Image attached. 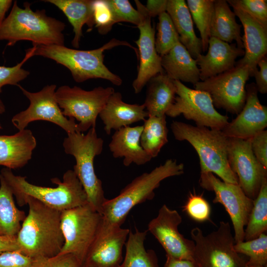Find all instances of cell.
Listing matches in <instances>:
<instances>
[{"label":"cell","mask_w":267,"mask_h":267,"mask_svg":"<svg viewBox=\"0 0 267 267\" xmlns=\"http://www.w3.org/2000/svg\"><path fill=\"white\" fill-rule=\"evenodd\" d=\"M246 267H264V266H258V265H250V264H248L246 263Z\"/></svg>","instance_id":"obj_51"},{"label":"cell","mask_w":267,"mask_h":267,"mask_svg":"<svg viewBox=\"0 0 267 267\" xmlns=\"http://www.w3.org/2000/svg\"><path fill=\"white\" fill-rule=\"evenodd\" d=\"M111 10L114 22H129L138 26L143 18L142 14L134 9L128 0H106Z\"/></svg>","instance_id":"obj_38"},{"label":"cell","mask_w":267,"mask_h":267,"mask_svg":"<svg viewBox=\"0 0 267 267\" xmlns=\"http://www.w3.org/2000/svg\"><path fill=\"white\" fill-rule=\"evenodd\" d=\"M245 104L237 117L222 130L228 138H251L267 127V107L259 99L255 83L246 85Z\"/></svg>","instance_id":"obj_19"},{"label":"cell","mask_w":267,"mask_h":267,"mask_svg":"<svg viewBox=\"0 0 267 267\" xmlns=\"http://www.w3.org/2000/svg\"><path fill=\"white\" fill-rule=\"evenodd\" d=\"M26 216L16 206L10 188L0 177V235L16 236Z\"/></svg>","instance_id":"obj_30"},{"label":"cell","mask_w":267,"mask_h":267,"mask_svg":"<svg viewBox=\"0 0 267 267\" xmlns=\"http://www.w3.org/2000/svg\"><path fill=\"white\" fill-rule=\"evenodd\" d=\"M166 115L148 117L144 121L140 144L152 158L157 157L168 141Z\"/></svg>","instance_id":"obj_32"},{"label":"cell","mask_w":267,"mask_h":267,"mask_svg":"<svg viewBox=\"0 0 267 267\" xmlns=\"http://www.w3.org/2000/svg\"><path fill=\"white\" fill-rule=\"evenodd\" d=\"M171 129L176 139L187 141L196 151L201 173L215 174L223 181L238 184L228 162V137L222 131L177 121H173Z\"/></svg>","instance_id":"obj_6"},{"label":"cell","mask_w":267,"mask_h":267,"mask_svg":"<svg viewBox=\"0 0 267 267\" xmlns=\"http://www.w3.org/2000/svg\"><path fill=\"white\" fill-rule=\"evenodd\" d=\"M1 129V126H0V129Z\"/></svg>","instance_id":"obj_53"},{"label":"cell","mask_w":267,"mask_h":267,"mask_svg":"<svg viewBox=\"0 0 267 267\" xmlns=\"http://www.w3.org/2000/svg\"><path fill=\"white\" fill-rule=\"evenodd\" d=\"M199 184L203 188L214 192V203H220L228 213L234 229L235 243L244 241L246 226L254 200L244 193L238 184L221 180L212 173H201Z\"/></svg>","instance_id":"obj_13"},{"label":"cell","mask_w":267,"mask_h":267,"mask_svg":"<svg viewBox=\"0 0 267 267\" xmlns=\"http://www.w3.org/2000/svg\"><path fill=\"white\" fill-rule=\"evenodd\" d=\"M234 248L237 253L249 257L247 264L267 267V235L265 233L254 239L236 243Z\"/></svg>","instance_id":"obj_36"},{"label":"cell","mask_w":267,"mask_h":267,"mask_svg":"<svg viewBox=\"0 0 267 267\" xmlns=\"http://www.w3.org/2000/svg\"><path fill=\"white\" fill-rule=\"evenodd\" d=\"M244 229V241L257 238L267 230V179L263 181Z\"/></svg>","instance_id":"obj_33"},{"label":"cell","mask_w":267,"mask_h":267,"mask_svg":"<svg viewBox=\"0 0 267 267\" xmlns=\"http://www.w3.org/2000/svg\"><path fill=\"white\" fill-rule=\"evenodd\" d=\"M215 0H187L192 20L200 32L203 52L207 50Z\"/></svg>","instance_id":"obj_34"},{"label":"cell","mask_w":267,"mask_h":267,"mask_svg":"<svg viewBox=\"0 0 267 267\" xmlns=\"http://www.w3.org/2000/svg\"><path fill=\"white\" fill-rule=\"evenodd\" d=\"M236 15L225 0H215L210 26L211 37L231 44L244 49L241 34L242 25L236 20Z\"/></svg>","instance_id":"obj_29"},{"label":"cell","mask_w":267,"mask_h":267,"mask_svg":"<svg viewBox=\"0 0 267 267\" xmlns=\"http://www.w3.org/2000/svg\"><path fill=\"white\" fill-rule=\"evenodd\" d=\"M130 229L102 224L89 249L83 266L119 267L123 262V249Z\"/></svg>","instance_id":"obj_18"},{"label":"cell","mask_w":267,"mask_h":267,"mask_svg":"<svg viewBox=\"0 0 267 267\" xmlns=\"http://www.w3.org/2000/svg\"><path fill=\"white\" fill-rule=\"evenodd\" d=\"M17 86L30 102L26 109L17 113L11 119L12 124L19 131L26 129L32 122L42 120L55 124L67 134L78 132L75 120L65 116L56 100L55 85H46L40 91L34 92L26 90L19 85Z\"/></svg>","instance_id":"obj_14"},{"label":"cell","mask_w":267,"mask_h":267,"mask_svg":"<svg viewBox=\"0 0 267 267\" xmlns=\"http://www.w3.org/2000/svg\"><path fill=\"white\" fill-rule=\"evenodd\" d=\"M112 87H98L90 90L63 85L55 90L56 100L63 114L76 120L78 132L95 128L96 119L110 95Z\"/></svg>","instance_id":"obj_10"},{"label":"cell","mask_w":267,"mask_h":267,"mask_svg":"<svg viewBox=\"0 0 267 267\" xmlns=\"http://www.w3.org/2000/svg\"><path fill=\"white\" fill-rule=\"evenodd\" d=\"M182 218L175 210L163 205L157 217L149 222L148 229L164 248L166 256L193 261L195 243L178 231Z\"/></svg>","instance_id":"obj_16"},{"label":"cell","mask_w":267,"mask_h":267,"mask_svg":"<svg viewBox=\"0 0 267 267\" xmlns=\"http://www.w3.org/2000/svg\"><path fill=\"white\" fill-rule=\"evenodd\" d=\"M146 85L147 88L143 104L148 117L166 115L176 96L174 80L165 73H161L152 78Z\"/></svg>","instance_id":"obj_27"},{"label":"cell","mask_w":267,"mask_h":267,"mask_svg":"<svg viewBox=\"0 0 267 267\" xmlns=\"http://www.w3.org/2000/svg\"><path fill=\"white\" fill-rule=\"evenodd\" d=\"M103 143V140L97 136L95 128H90L86 134L80 132L68 134L63 142L65 153L75 159L73 170L87 194L88 204L100 214L107 199L102 181L95 173L94 159L102 153Z\"/></svg>","instance_id":"obj_7"},{"label":"cell","mask_w":267,"mask_h":267,"mask_svg":"<svg viewBox=\"0 0 267 267\" xmlns=\"http://www.w3.org/2000/svg\"><path fill=\"white\" fill-rule=\"evenodd\" d=\"M27 204L28 215L16 235L19 251L33 259L57 255L64 243L61 226V212L31 197L18 204Z\"/></svg>","instance_id":"obj_1"},{"label":"cell","mask_w":267,"mask_h":267,"mask_svg":"<svg viewBox=\"0 0 267 267\" xmlns=\"http://www.w3.org/2000/svg\"><path fill=\"white\" fill-rule=\"evenodd\" d=\"M158 19L155 44L157 53L162 57L179 42V39L173 23L167 12L160 14Z\"/></svg>","instance_id":"obj_35"},{"label":"cell","mask_w":267,"mask_h":267,"mask_svg":"<svg viewBox=\"0 0 267 267\" xmlns=\"http://www.w3.org/2000/svg\"><path fill=\"white\" fill-rule=\"evenodd\" d=\"M83 267H86V266H83Z\"/></svg>","instance_id":"obj_52"},{"label":"cell","mask_w":267,"mask_h":267,"mask_svg":"<svg viewBox=\"0 0 267 267\" xmlns=\"http://www.w3.org/2000/svg\"><path fill=\"white\" fill-rule=\"evenodd\" d=\"M32 267H83V264L73 254H64L33 259Z\"/></svg>","instance_id":"obj_42"},{"label":"cell","mask_w":267,"mask_h":267,"mask_svg":"<svg viewBox=\"0 0 267 267\" xmlns=\"http://www.w3.org/2000/svg\"><path fill=\"white\" fill-rule=\"evenodd\" d=\"M137 10L143 15L140 23L137 26L139 37L135 42L138 46L139 64L136 78L133 83L135 93H139L149 81L155 76L164 73L161 65V57L157 53L155 44V29L151 24V17L145 5L135 0Z\"/></svg>","instance_id":"obj_17"},{"label":"cell","mask_w":267,"mask_h":267,"mask_svg":"<svg viewBox=\"0 0 267 267\" xmlns=\"http://www.w3.org/2000/svg\"><path fill=\"white\" fill-rule=\"evenodd\" d=\"M230 6H236L267 30V1L266 0H228Z\"/></svg>","instance_id":"obj_39"},{"label":"cell","mask_w":267,"mask_h":267,"mask_svg":"<svg viewBox=\"0 0 267 267\" xmlns=\"http://www.w3.org/2000/svg\"><path fill=\"white\" fill-rule=\"evenodd\" d=\"M32 44L35 47L34 56L50 59L66 67L77 83L91 79H102L115 86H120L122 79L110 71L104 63V52L117 46L125 45L134 49L138 55L134 47L126 41L115 38L99 48L90 50L73 49L65 45Z\"/></svg>","instance_id":"obj_3"},{"label":"cell","mask_w":267,"mask_h":267,"mask_svg":"<svg viewBox=\"0 0 267 267\" xmlns=\"http://www.w3.org/2000/svg\"><path fill=\"white\" fill-rule=\"evenodd\" d=\"M58 8L67 17L74 34L72 44L79 48L83 36L82 29L86 24L89 31L94 25L93 3L94 0H44Z\"/></svg>","instance_id":"obj_28"},{"label":"cell","mask_w":267,"mask_h":267,"mask_svg":"<svg viewBox=\"0 0 267 267\" xmlns=\"http://www.w3.org/2000/svg\"><path fill=\"white\" fill-rule=\"evenodd\" d=\"M5 111V107L3 102L0 98V114H2Z\"/></svg>","instance_id":"obj_50"},{"label":"cell","mask_w":267,"mask_h":267,"mask_svg":"<svg viewBox=\"0 0 267 267\" xmlns=\"http://www.w3.org/2000/svg\"><path fill=\"white\" fill-rule=\"evenodd\" d=\"M164 267H196L193 261L178 259L166 256Z\"/></svg>","instance_id":"obj_48"},{"label":"cell","mask_w":267,"mask_h":267,"mask_svg":"<svg viewBox=\"0 0 267 267\" xmlns=\"http://www.w3.org/2000/svg\"><path fill=\"white\" fill-rule=\"evenodd\" d=\"M24 8L14 0L11 11L0 25V41H7L13 46L20 41L44 45H64V22L48 16L45 9L33 11L31 3L25 2Z\"/></svg>","instance_id":"obj_2"},{"label":"cell","mask_w":267,"mask_h":267,"mask_svg":"<svg viewBox=\"0 0 267 267\" xmlns=\"http://www.w3.org/2000/svg\"><path fill=\"white\" fill-rule=\"evenodd\" d=\"M206 55L196 59L200 71V80L204 81L233 68L237 57L243 56L244 50L236 43L229 44L211 37Z\"/></svg>","instance_id":"obj_20"},{"label":"cell","mask_w":267,"mask_h":267,"mask_svg":"<svg viewBox=\"0 0 267 267\" xmlns=\"http://www.w3.org/2000/svg\"><path fill=\"white\" fill-rule=\"evenodd\" d=\"M183 173L182 163L169 159L150 172L144 173L136 177L121 190L118 196L107 199L104 203L101 212L103 224L121 226L133 208L154 197V190L162 180Z\"/></svg>","instance_id":"obj_4"},{"label":"cell","mask_w":267,"mask_h":267,"mask_svg":"<svg viewBox=\"0 0 267 267\" xmlns=\"http://www.w3.org/2000/svg\"><path fill=\"white\" fill-rule=\"evenodd\" d=\"M142 126H128L115 131L108 146L114 158H123V164L128 167L134 163L143 165L152 158L140 144Z\"/></svg>","instance_id":"obj_23"},{"label":"cell","mask_w":267,"mask_h":267,"mask_svg":"<svg viewBox=\"0 0 267 267\" xmlns=\"http://www.w3.org/2000/svg\"><path fill=\"white\" fill-rule=\"evenodd\" d=\"M243 28L242 37L244 54L235 65L247 66L250 77H253L258 62L267 53V30L240 8L231 6Z\"/></svg>","instance_id":"obj_21"},{"label":"cell","mask_w":267,"mask_h":267,"mask_svg":"<svg viewBox=\"0 0 267 267\" xmlns=\"http://www.w3.org/2000/svg\"><path fill=\"white\" fill-rule=\"evenodd\" d=\"M0 177L10 188L18 204L23 198L31 197L62 212L88 204L87 194L73 170H68L64 174L62 181L57 178L51 179L57 185L55 187L32 184L26 177L15 175L6 168L1 170Z\"/></svg>","instance_id":"obj_5"},{"label":"cell","mask_w":267,"mask_h":267,"mask_svg":"<svg viewBox=\"0 0 267 267\" xmlns=\"http://www.w3.org/2000/svg\"><path fill=\"white\" fill-rule=\"evenodd\" d=\"M250 77L247 66L235 65L231 69L193 85L194 89L207 92L214 107L238 115L246 101V83Z\"/></svg>","instance_id":"obj_11"},{"label":"cell","mask_w":267,"mask_h":267,"mask_svg":"<svg viewBox=\"0 0 267 267\" xmlns=\"http://www.w3.org/2000/svg\"><path fill=\"white\" fill-rule=\"evenodd\" d=\"M195 246L196 267H246L247 261L234 250L235 243L228 222L221 221L218 229L204 235L198 227L190 232Z\"/></svg>","instance_id":"obj_8"},{"label":"cell","mask_w":267,"mask_h":267,"mask_svg":"<svg viewBox=\"0 0 267 267\" xmlns=\"http://www.w3.org/2000/svg\"><path fill=\"white\" fill-rule=\"evenodd\" d=\"M104 124L106 134L112 130L120 129L139 121H144L148 117L143 104H129L123 100L122 94L114 91L109 97L99 114Z\"/></svg>","instance_id":"obj_22"},{"label":"cell","mask_w":267,"mask_h":267,"mask_svg":"<svg viewBox=\"0 0 267 267\" xmlns=\"http://www.w3.org/2000/svg\"><path fill=\"white\" fill-rule=\"evenodd\" d=\"M147 230L134 233L130 229L126 242V255L120 267H160L155 251L146 250L144 242Z\"/></svg>","instance_id":"obj_31"},{"label":"cell","mask_w":267,"mask_h":267,"mask_svg":"<svg viewBox=\"0 0 267 267\" xmlns=\"http://www.w3.org/2000/svg\"><path fill=\"white\" fill-rule=\"evenodd\" d=\"M102 222V215L89 204L62 211L61 226L64 243L58 254H72L83 265Z\"/></svg>","instance_id":"obj_9"},{"label":"cell","mask_w":267,"mask_h":267,"mask_svg":"<svg viewBox=\"0 0 267 267\" xmlns=\"http://www.w3.org/2000/svg\"><path fill=\"white\" fill-rule=\"evenodd\" d=\"M34 50L33 46L25 50L23 59L14 66H0V93L3 86L8 85L17 86L20 82L30 75V72L23 68L22 66L28 59L34 56Z\"/></svg>","instance_id":"obj_37"},{"label":"cell","mask_w":267,"mask_h":267,"mask_svg":"<svg viewBox=\"0 0 267 267\" xmlns=\"http://www.w3.org/2000/svg\"><path fill=\"white\" fill-rule=\"evenodd\" d=\"M174 83L177 96L166 116L175 118L182 115L197 126L221 131L228 124V116L216 110L207 92L190 89L179 81L174 80Z\"/></svg>","instance_id":"obj_12"},{"label":"cell","mask_w":267,"mask_h":267,"mask_svg":"<svg viewBox=\"0 0 267 267\" xmlns=\"http://www.w3.org/2000/svg\"><path fill=\"white\" fill-rule=\"evenodd\" d=\"M183 211L193 220L203 222L210 220L211 208L202 195L190 193Z\"/></svg>","instance_id":"obj_40"},{"label":"cell","mask_w":267,"mask_h":267,"mask_svg":"<svg viewBox=\"0 0 267 267\" xmlns=\"http://www.w3.org/2000/svg\"><path fill=\"white\" fill-rule=\"evenodd\" d=\"M166 12L178 35L180 42L190 55L196 59L202 54L200 38L195 33L192 17L184 0H168Z\"/></svg>","instance_id":"obj_26"},{"label":"cell","mask_w":267,"mask_h":267,"mask_svg":"<svg viewBox=\"0 0 267 267\" xmlns=\"http://www.w3.org/2000/svg\"><path fill=\"white\" fill-rule=\"evenodd\" d=\"M253 152L259 162L267 169V131L264 130L251 138Z\"/></svg>","instance_id":"obj_44"},{"label":"cell","mask_w":267,"mask_h":267,"mask_svg":"<svg viewBox=\"0 0 267 267\" xmlns=\"http://www.w3.org/2000/svg\"><path fill=\"white\" fill-rule=\"evenodd\" d=\"M167 4L168 0H148L145 6L149 15L152 18L166 12Z\"/></svg>","instance_id":"obj_46"},{"label":"cell","mask_w":267,"mask_h":267,"mask_svg":"<svg viewBox=\"0 0 267 267\" xmlns=\"http://www.w3.org/2000/svg\"><path fill=\"white\" fill-rule=\"evenodd\" d=\"M161 65L165 74L173 80L193 85L200 81L196 60L180 41L161 57Z\"/></svg>","instance_id":"obj_25"},{"label":"cell","mask_w":267,"mask_h":267,"mask_svg":"<svg viewBox=\"0 0 267 267\" xmlns=\"http://www.w3.org/2000/svg\"><path fill=\"white\" fill-rule=\"evenodd\" d=\"M12 251H19L16 236L0 235V254Z\"/></svg>","instance_id":"obj_47"},{"label":"cell","mask_w":267,"mask_h":267,"mask_svg":"<svg viewBox=\"0 0 267 267\" xmlns=\"http://www.w3.org/2000/svg\"><path fill=\"white\" fill-rule=\"evenodd\" d=\"M36 145L33 133L26 129L13 135H0V166L11 170L23 167L31 160Z\"/></svg>","instance_id":"obj_24"},{"label":"cell","mask_w":267,"mask_h":267,"mask_svg":"<svg viewBox=\"0 0 267 267\" xmlns=\"http://www.w3.org/2000/svg\"><path fill=\"white\" fill-rule=\"evenodd\" d=\"M94 25L101 35L107 34L115 24L111 10L106 0H94L93 3Z\"/></svg>","instance_id":"obj_41"},{"label":"cell","mask_w":267,"mask_h":267,"mask_svg":"<svg viewBox=\"0 0 267 267\" xmlns=\"http://www.w3.org/2000/svg\"><path fill=\"white\" fill-rule=\"evenodd\" d=\"M33 259L19 251L3 252L0 254V267H32Z\"/></svg>","instance_id":"obj_43"},{"label":"cell","mask_w":267,"mask_h":267,"mask_svg":"<svg viewBox=\"0 0 267 267\" xmlns=\"http://www.w3.org/2000/svg\"><path fill=\"white\" fill-rule=\"evenodd\" d=\"M227 159L238 184L246 195L254 200L262 183L267 179V169L257 159L251 148V140L228 137Z\"/></svg>","instance_id":"obj_15"},{"label":"cell","mask_w":267,"mask_h":267,"mask_svg":"<svg viewBox=\"0 0 267 267\" xmlns=\"http://www.w3.org/2000/svg\"><path fill=\"white\" fill-rule=\"evenodd\" d=\"M258 68L254 72L255 85L258 92L262 94L267 92V58L263 57L258 63Z\"/></svg>","instance_id":"obj_45"},{"label":"cell","mask_w":267,"mask_h":267,"mask_svg":"<svg viewBox=\"0 0 267 267\" xmlns=\"http://www.w3.org/2000/svg\"><path fill=\"white\" fill-rule=\"evenodd\" d=\"M12 3V0H0V25L4 20L5 14Z\"/></svg>","instance_id":"obj_49"}]
</instances>
